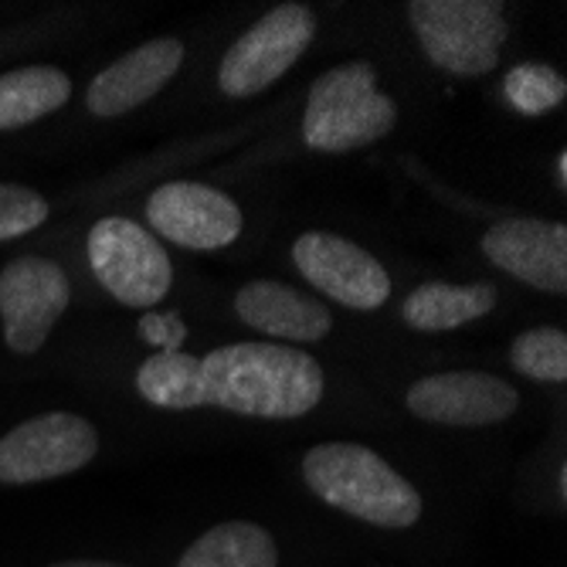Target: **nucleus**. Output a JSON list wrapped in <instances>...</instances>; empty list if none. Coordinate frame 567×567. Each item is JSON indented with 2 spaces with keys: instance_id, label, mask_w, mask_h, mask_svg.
I'll list each match as a JSON object with an SVG mask.
<instances>
[{
  "instance_id": "obj_3",
  "label": "nucleus",
  "mask_w": 567,
  "mask_h": 567,
  "mask_svg": "<svg viewBox=\"0 0 567 567\" xmlns=\"http://www.w3.org/2000/svg\"><path fill=\"white\" fill-rule=\"evenodd\" d=\"M394 123L398 110L378 89V69L371 62H343L309 89L302 143L317 153H353L384 140Z\"/></svg>"
},
{
  "instance_id": "obj_9",
  "label": "nucleus",
  "mask_w": 567,
  "mask_h": 567,
  "mask_svg": "<svg viewBox=\"0 0 567 567\" xmlns=\"http://www.w3.org/2000/svg\"><path fill=\"white\" fill-rule=\"evenodd\" d=\"M292 262L306 282H313L333 302L347 309L371 313L381 309L391 296V279L384 266L360 245L330 235V231H306L292 245Z\"/></svg>"
},
{
  "instance_id": "obj_6",
  "label": "nucleus",
  "mask_w": 567,
  "mask_h": 567,
  "mask_svg": "<svg viewBox=\"0 0 567 567\" xmlns=\"http://www.w3.org/2000/svg\"><path fill=\"white\" fill-rule=\"evenodd\" d=\"M317 34V18L302 4H279L255 21L218 65V89L231 99H248L266 92L282 79L309 48Z\"/></svg>"
},
{
  "instance_id": "obj_17",
  "label": "nucleus",
  "mask_w": 567,
  "mask_h": 567,
  "mask_svg": "<svg viewBox=\"0 0 567 567\" xmlns=\"http://www.w3.org/2000/svg\"><path fill=\"white\" fill-rule=\"evenodd\" d=\"M177 567H279V550L266 527L231 520L200 534Z\"/></svg>"
},
{
  "instance_id": "obj_16",
  "label": "nucleus",
  "mask_w": 567,
  "mask_h": 567,
  "mask_svg": "<svg viewBox=\"0 0 567 567\" xmlns=\"http://www.w3.org/2000/svg\"><path fill=\"white\" fill-rule=\"evenodd\" d=\"M72 95V82L55 65H28L0 75V133L31 126L59 113Z\"/></svg>"
},
{
  "instance_id": "obj_13",
  "label": "nucleus",
  "mask_w": 567,
  "mask_h": 567,
  "mask_svg": "<svg viewBox=\"0 0 567 567\" xmlns=\"http://www.w3.org/2000/svg\"><path fill=\"white\" fill-rule=\"evenodd\" d=\"M181 62H184V41L177 38H153L126 51L123 59H116L110 69H102L92 79L85 95L89 113L99 120H113L143 106L146 99H153L177 75Z\"/></svg>"
},
{
  "instance_id": "obj_11",
  "label": "nucleus",
  "mask_w": 567,
  "mask_h": 567,
  "mask_svg": "<svg viewBox=\"0 0 567 567\" xmlns=\"http://www.w3.org/2000/svg\"><path fill=\"white\" fill-rule=\"evenodd\" d=\"M146 218L164 238L194 251L231 245L245 225L238 204L228 194L194 181H171L153 190L146 200Z\"/></svg>"
},
{
  "instance_id": "obj_20",
  "label": "nucleus",
  "mask_w": 567,
  "mask_h": 567,
  "mask_svg": "<svg viewBox=\"0 0 567 567\" xmlns=\"http://www.w3.org/2000/svg\"><path fill=\"white\" fill-rule=\"evenodd\" d=\"M509 364L534 381L560 384L567 378V337L554 327L527 330L513 340Z\"/></svg>"
},
{
  "instance_id": "obj_8",
  "label": "nucleus",
  "mask_w": 567,
  "mask_h": 567,
  "mask_svg": "<svg viewBox=\"0 0 567 567\" xmlns=\"http://www.w3.org/2000/svg\"><path fill=\"white\" fill-rule=\"evenodd\" d=\"M72 302V282L59 262L24 255L0 272V323L14 353H38Z\"/></svg>"
},
{
  "instance_id": "obj_19",
  "label": "nucleus",
  "mask_w": 567,
  "mask_h": 567,
  "mask_svg": "<svg viewBox=\"0 0 567 567\" xmlns=\"http://www.w3.org/2000/svg\"><path fill=\"white\" fill-rule=\"evenodd\" d=\"M503 92L509 99V106L520 116H544L550 110H557L564 95H567V82L557 69L540 65V62H524L517 69H509L503 79Z\"/></svg>"
},
{
  "instance_id": "obj_14",
  "label": "nucleus",
  "mask_w": 567,
  "mask_h": 567,
  "mask_svg": "<svg viewBox=\"0 0 567 567\" xmlns=\"http://www.w3.org/2000/svg\"><path fill=\"white\" fill-rule=\"evenodd\" d=\"M235 309L238 320L251 330L292 343H317L333 330V317L323 302L272 279H255L245 289H238Z\"/></svg>"
},
{
  "instance_id": "obj_15",
  "label": "nucleus",
  "mask_w": 567,
  "mask_h": 567,
  "mask_svg": "<svg viewBox=\"0 0 567 567\" xmlns=\"http://www.w3.org/2000/svg\"><path fill=\"white\" fill-rule=\"evenodd\" d=\"M496 306V289L489 282H425L404 299L401 317L411 330L445 333L473 320H483Z\"/></svg>"
},
{
  "instance_id": "obj_1",
  "label": "nucleus",
  "mask_w": 567,
  "mask_h": 567,
  "mask_svg": "<svg viewBox=\"0 0 567 567\" xmlns=\"http://www.w3.org/2000/svg\"><path fill=\"white\" fill-rule=\"evenodd\" d=\"M208 404L245 419H302L323 398V368L279 343H228L200 357Z\"/></svg>"
},
{
  "instance_id": "obj_24",
  "label": "nucleus",
  "mask_w": 567,
  "mask_h": 567,
  "mask_svg": "<svg viewBox=\"0 0 567 567\" xmlns=\"http://www.w3.org/2000/svg\"><path fill=\"white\" fill-rule=\"evenodd\" d=\"M557 187H567V153H557Z\"/></svg>"
},
{
  "instance_id": "obj_21",
  "label": "nucleus",
  "mask_w": 567,
  "mask_h": 567,
  "mask_svg": "<svg viewBox=\"0 0 567 567\" xmlns=\"http://www.w3.org/2000/svg\"><path fill=\"white\" fill-rule=\"evenodd\" d=\"M48 200L21 184H0V241L21 238L48 221Z\"/></svg>"
},
{
  "instance_id": "obj_4",
  "label": "nucleus",
  "mask_w": 567,
  "mask_h": 567,
  "mask_svg": "<svg viewBox=\"0 0 567 567\" xmlns=\"http://www.w3.org/2000/svg\"><path fill=\"white\" fill-rule=\"evenodd\" d=\"M422 51L452 75H483L499 62L506 18L496 0H415L408 4Z\"/></svg>"
},
{
  "instance_id": "obj_2",
  "label": "nucleus",
  "mask_w": 567,
  "mask_h": 567,
  "mask_svg": "<svg viewBox=\"0 0 567 567\" xmlns=\"http://www.w3.org/2000/svg\"><path fill=\"white\" fill-rule=\"evenodd\" d=\"M302 480L323 503L371 527L404 530L422 517L419 489L368 445H313L302 455Z\"/></svg>"
},
{
  "instance_id": "obj_12",
  "label": "nucleus",
  "mask_w": 567,
  "mask_h": 567,
  "mask_svg": "<svg viewBox=\"0 0 567 567\" xmlns=\"http://www.w3.org/2000/svg\"><path fill=\"white\" fill-rule=\"evenodd\" d=\"M483 251L493 266L534 289H567V228L557 221L509 218L483 235Z\"/></svg>"
},
{
  "instance_id": "obj_18",
  "label": "nucleus",
  "mask_w": 567,
  "mask_h": 567,
  "mask_svg": "<svg viewBox=\"0 0 567 567\" xmlns=\"http://www.w3.org/2000/svg\"><path fill=\"white\" fill-rule=\"evenodd\" d=\"M136 391L143 401L171 411L208 408V388H204L200 360L184 350L177 353L157 350L153 357H146L136 371Z\"/></svg>"
},
{
  "instance_id": "obj_5",
  "label": "nucleus",
  "mask_w": 567,
  "mask_h": 567,
  "mask_svg": "<svg viewBox=\"0 0 567 567\" xmlns=\"http://www.w3.org/2000/svg\"><path fill=\"white\" fill-rule=\"evenodd\" d=\"M89 266L99 286L130 309L157 306L174 286L164 245L130 218H102L92 225Z\"/></svg>"
},
{
  "instance_id": "obj_22",
  "label": "nucleus",
  "mask_w": 567,
  "mask_h": 567,
  "mask_svg": "<svg viewBox=\"0 0 567 567\" xmlns=\"http://www.w3.org/2000/svg\"><path fill=\"white\" fill-rule=\"evenodd\" d=\"M140 337L146 343H153V347H161L164 353H177L181 343L187 340V330H184L177 313H167V317L164 313H146L140 320Z\"/></svg>"
},
{
  "instance_id": "obj_7",
  "label": "nucleus",
  "mask_w": 567,
  "mask_h": 567,
  "mask_svg": "<svg viewBox=\"0 0 567 567\" xmlns=\"http://www.w3.org/2000/svg\"><path fill=\"white\" fill-rule=\"evenodd\" d=\"M99 452V435L82 415L48 411L0 439V483L28 486L85 470Z\"/></svg>"
},
{
  "instance_id": "obj_23",
  "label": "nucleus",
  "mask_w": 567,
  "mask_h": 567,
  "mask_svg": "<svg viewBox=\"0 0 567 567\" xmlns=\"http://www.w3.org/2000/svg\"><path fill=\"white\" fill-rule=\"evenodd\" d=\"M51 567H126V564H113V560H59Z\"/></svg>"
},
{
  "instance_id": "obj_10",
  "label": "nucleus",
  "mask_w": 567,
  "mask_h": 567,
  "mask_svg": "<svg viewBox=\"0 0 567 567\" xmlns=\"http://www.w3.org/2000/svg\"><path fill=\"white\" fill-rule=\"evenodd\" d=\"M411 415L435 425L480 429L506 422L520 411V394L496 374L480 371H445L429 374L408 388Z\"/></svg>"
}]
</instances>
